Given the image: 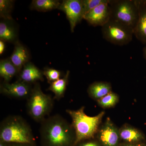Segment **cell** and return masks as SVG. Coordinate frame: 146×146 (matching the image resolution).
Masks as SVG:
<instances>
[{
    "mask_svg": "<svg viewBox=\"0 0 146 146\" xmlns=\"http://www.w3.org/2000/svg\"><path fill=\"white\" fill-rule=\"evenodd\" d=\"M40 123V136L47 146H69L73 143L75 145L74 129L61 115L49 116Z\"/></svg>",
    "mask_w": 146,
    "mask_h": 146,
    "instance_id": "1",
    "label": "cell"
},
{
    "mask_svg": "<svg viewBox=\"0 0 146 146\" xmlns=\"http://www.w3.org/2000/svg\"><path fill=\"white\" fill-rule=\"evenodd\" d=\"M0 139L5 143L32 145L34 137L30 126L25 119L11 115L1 122Z\"/></svg>",
    "mask_w": 146,
    "mask_h": 146,
    "instance_id": "2",
    "label": "cell"
},
{
    "mask_svg": "<svg viewBox=\"0 0 146 146\" xmlns=\"http://www.w3.org/2000/svg\"><path fill=\"white\" fill-rule=\"evenodd\" d=\"M84 110V106H82L76 110H66L72 118V125L75 132V145L84 140L94 138L98 133L105 114L104 111H102L96 116L89 117L85 114Z\"/></svg>",
    "mask_w": 146,
    "mask_h": 146,
    "instance_id": "3",
    "label": "cell"
},
{
    "mask_svg": "<svg viewBox=\"0 0 146 146\" xmlns=\"http://www.w3.org/2000/svg\"><path fill=\"white\" fill-rule=\"evenodd\" d=\"M53 107V100L51 96L43 93L39 83L35 84L27 99V110L30 117L41 123L49 115Z\"/></svg>",
    "mask_w": 146,
    "mask_h": 146,
    "instance_id": "4",
    "label": "cell"
},
{
    "mask_svg": "<svg viewBox=\"0 0 146 146\" xmlns=\"http://www.w3.org/2000/svg\"><path fill=\"white\" fill-rule=\"evenodd\" d=\"M110 19L134 30L139 15L137 1L109 0Z\"/></svg>",
    "mask_w": 146,
    "mask_h": 146,
    "instance_id": "5",
    "label": "cell"
},
{
    "mask_svg": "<svg viewBox=\"0 0 146 146\" xmlns=\"http://www.w3.org/2000/svg\"><path fill=\"white\" fill-rule=\"evenodd\" d=\"M102 32L103 37L106 41L120 46L129 44L134 35L133 30L111 20L102 27Z\"/></svg>",
    "mask_w": 146,
    "mask_h": 146,
    "instance_id": "6",
    "label": "cell"
},
{
    "mask_svg": "<svg viewBox=\"0 0 146 146\" xmlns=\"http://www.w3.org/2000/svg\"><path fill=\"white\" fill-rule=\"evenodd\" d=\"M58 9L65 13L70 23L71 32H74L76 26L84 18L82 0H64Z\"/></svg>",
    "mask_w": 146,
    "mask_h": 146,
    "instance_id": "7",
    "label": "cell"
},
{
    "mask_svg": "<svg viewBox=\"0 0 146 146\" xmlns=\"http://www.w3.org/2000/svg\"><path fill=\"white\" fill-rule=\"evenodd\" d=\"M97 133L103 146H118L119 145L121 139L119 129L109 118L100 128Z\"/></svg>",
    "mask_w": 146,
    "mask_h": 146,
    "instance_id": "8",
    "label": "cell"
},
{
    "mask_svg": "<svg viewBox=\"0 0 146 146\" xmlns=\"http://www.w3.org/2000/svg\"><path fill=\"white\" fill-rule=\"evenodd\" d=\"M33 87L31 84L18 80L13 83L4 82L1 84V94L14 98L27 99L31 93Z\"/></svg>",
    "mask_w": 146,
    "mask_h": 146,
    "instance_id": "9",
    "label": "cell"
},
{
    "mask_svg": "<svg viewBox=\"0 0 146 146\" xmlns=\"http://www.w3.org/2000/svg\"><path fill=\"white\" fill-rule=\"evenodd\" d=\"M109 0L90 11L84 17L90 25L94 27H102L110 19Z\"/></svg>",
    "mask_w": 146,
    "mask_h": 146,
    "instance_id": "10",
    "label": "cell"
},
{
    "mask_svg": "<svg viewBox=\"0 0 146 146\" xmlns=\"http://www.w3.org/2000/svg\"><path fill=\"white\" fill-rule=\"evenodd\" d=\"M137 3L139 15L133 34L139 41L146 45V1H137Z\"/></svg>",
    "mask_w": 146,
    "mask_h": 146,
    "instance_id": "11",
    "label": "cell"
},
{
    "mask_svg": "<svg viewBox=\"0 0 146 146\" xmlns=\"http://www.w3.org/2000/svg\"><path fill=\"white\" fill-rule=\"evenodd\" d=\"M19 74L18 80L31 84L44 80L43 72L31 62L26 63Z\"/></svg>",
    "mask_w": 146,
    "mask_h": 146,
    "instance_id": "12",
    "label": "cell"
},
{
    "mask_svg": "<svg viewBox=\"0 0 146 146\" xmlns=\"http://www.w3.org/2000/svg\"><path fill=\"white\" fill-rule=\"evenodd\" d=\"M119 132L121 139L128 143H144L145 140V135L142 131L127 124L120 128Z\"/></svg>",
    "mask_w": 146,
    "mask_h": 146,
    "instance_id": "13",
    "label": "cell"
},
{
    "mask_svg": "<svg viewBox=\"0 0 146 146\" xmlns=\"http://www.w3.org/2000/svg\"><path fill=\"white\" fill-rule=\"evenodd\" d=\"M10 58L20 73L24 65L28 63L29 55L26 47L18 42L15 44L14 50Z\"/></svg>",
    "mask_w": 146,
    "mask_h": 146,
    "instance_id": "14",
    "label": "cell"
},
{
    "mask_svg": "<svg viewBox=\"0 0 146 146\" xmlns=\"http://www.w3.org/2000/svg\"><path fill=\"white\" fill-rule=\"evenodd\" d=\"M112 85L110 82H95L89 85L87 92L89 97L97 101L112 92Z\"/></svg>",
    "mask_w": 146,
    "mask_h": 146,
    "instance_id": "15",
    "label": "cell"
},
{
    "mask_svg": "<svg viewBox=\"0 0 146 146\" xmlns=\"http://www.w3.org/2000/svg\"><path fill=\"white\" fill-rule=\"evenodd\" d=\"M18 34L12 20L3 19L0 23V39L4 42L15 43L17 41Z\"/></svg>",
    "mask_w": 146,
    "mask_h": 146,
    "instance_id": "16",
    "label": "cell"
},
{
    "mask_svg": "<svg viewBox=\"0 0 146 146\" xmlns=\"http://www.w3.org/2000/svg\"><path fill=\"white\" fill-rule=\"evenodd\" d=\"M19 73L18 69L12 63L10 58L1 60L0 76L3 79L4 82H9Z\"/></svg>",
    "mask_w": 146,
    "mask_h": 146,
    "instance_id": "17",
    "label": "cell"
},
{
    "mask_svg": "<svg viewBox=\"0 0 146 146\" xmlns=\"http://www.w3.org/2000/svg\"><path fill=\"white\" fill-rule=\"evenodd\" d=\"M70 72L68 71L64 77L50 84L48 90L54 94V99L59 100L63 98L68 82Z\"/></svg>",
    "mask_w": 146,
    "mask_h": 146,
    "instance_id": "18",
    "label": "cell"
},
{
    "mask_svg": "<svg viewBox=\"0 0 146 146\" xmlns=\"http://www.w3.org/2000/svg\"><path fill=\"white\" fill-rule=\"evenodd\" d=\"M60 3L57 0H33L31 5V9L41 12H46L58 9Z\"/></svg>",
    "mask_w": 146,
    "mask_h": 146,
    "instance_id": "19",
    "label": "cell"
},
{
    "mask_svg": "<svg viewBox=\"0 0 146 146\" xmlns=\"http://www.w3.org/2000/svg\"><path fill=\"white\" fill-rule=\"evenodd\" d=\"M119 98L117 94L112 91L97 101L100 107L108 108L115 106L119 102Z\"/></svg>",
    "mask_w": 146,
    "mask_h": 146,
    "instance_id": "20",
    "label": "cell"
},
{
    "mask_svg": "<svg viewBox=\"0 0 146 146\" xmlns=\"http://www.w3.org/2000/svg\"><path fill=\"white\" fill-rule=\"evenodd\" d=\"M14 1L11 0L0 1V16L4 20H12L11 11Z\"/></svg>",
    "mask_w": 146,
    "mask_h": 146,
    "instance_id": "21",
    "label": "cell"
},
{
    "mask_svg": "<svg viewBox=\"0 0 146 146\" xmlns=\"http://www.w3.org/2000/svg\"><path fill=\"white\" fill-rule=\"evenodd\" d=\"M108 0H82L84 17L90 11L102 3L106 2Z\"/></svg>",
    "mask_w": 146,
    "mask_h": 146,
    "instance_id": "22",
    "label": "cell"
},
{
    "mask_svg": "<svg viewBox=\"0 0 146 146\" xmlns=\"http://www.w3.org/2000/svg\"><path fill=\"white\" fill-rule=\"evenodd\" d=\"M43 74L48 80V82L50 84L59 80L61 76L60 71L52 68H45L43 72Z\"/></svg>",
    "mask_w": 146,
    "mask_h": 146,
    "instance_id": "23",
    "label": "cell"
},
{
    "mask_svg": "<svg viewBox=\"0 0 146 146\" xmlns=\"http://www.w3.org/2000/svg\"><path fill=\"white\" fill-rule=\"evenodd\" d=\"M79 146H100L99 144L95 141H89L81 144Z\"/></svg>",
    "mask_w": 146,
    "mask_h": 146,
    "instance_id": "24",
    "label": "cell"
},
{
    "mask_svg": "<svg viewBox=\"0 0 146 146\" xmlns=\"http://www.w3.org/2000/svg\"><path fill=\"white\" fill-rule=\"evenodd\" d=\"M122 146H146V144L144 143H126L123 144Z\"/></svg>",
    "mask_w": 146,
    "mask_h": 146,
    "instance_id": "25",
    "label": "cell"
},
{
    "mask_svg": "<svg viewBox=\"0 0 146 146\" xmlns=\"http://www.w3.org/2000/svg\"><path fill=\"white\" fill-rule=\"evenodd\" d=\"M5 46L4 42L2 40H0V54H2L4 51Z\"/></svg>",
    "mask_w": 146,
    "mask_h": 146,
    "instance_id": "26",
    "label": "cell"
},
{
    "mask_svg": "<svg viewBox=\"0 0 146 146\" xmlns=\"http://www.w3.org/2000/svg\"><path fill=\"white\" fill-rule=\"evenodd\" d=\"M11 146H33L31 144L15 143Z\"/></svg>",
    "mask_w": 146,
    "mask_h": 146,
    "instance_id": "27",
    "label": "cell"
},
{
    "mask_svg": "<svg viewBox=\"0 0 146 146\" xmlns=\"http://www.w3.org/2000/svg\"><path fill=\"white\" fill-rule=\"evenodd\" d=\"M143 52L144 57H145L146 60V46L145 47H144L143 50Z\"/></svg>",
    "mask_w": 146,
    "mask_h": 146,
    "instance_id": "28",
    "label": "cell"
},
{
    "mask_svg": "<svg viewBox=\"0 0 146 146\" xmlns=\"http://www.w3.org/2000/svg\"><path fill=\"white\" fill-rule=\"evenodd\" d=\"M5 142H3V141H1L0 142V146H7L6 145Z\"/></svg>",
    "mask_w": 146,
    "mask_h": 146,
    "instance_id": "29",
    "label": "cell"
}]
</instances>
